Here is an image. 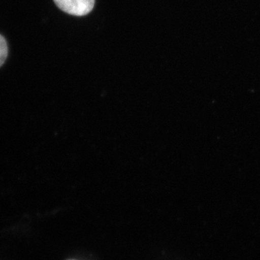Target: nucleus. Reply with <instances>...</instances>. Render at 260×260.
<instances>
[{
    "label": "nucleus",
    "mask_w": 260,
    "mask_h": 260,
    "mask_svg": "<svg viewBox=\"0 0 260 260\" xmlns=\"http://www.w3.org/2000/svg\"><path fill=\"white\" fill-rule=\"evenodd\" d=\"M8 49L6 40L3 36L0 35V67L4 64L8 57Z\"/></svg>",
    "instance_id": "obj_2"
},
{
    "label": "nucleus",
    "mask_w": 260,
    "mask_h": 260,
    "mask_svg": "<svg viewBox=\"0 0 260 260\" xmlns=\"http://www.w3.org/2000/svg\"><path fill=\"white\" fill-rule=\"evenodd\" d=\"M59 9L75 16H83L93 10L95 0H54Z\"/></svg>",
    "instance_id": "obj_1"
}]
</instances>
